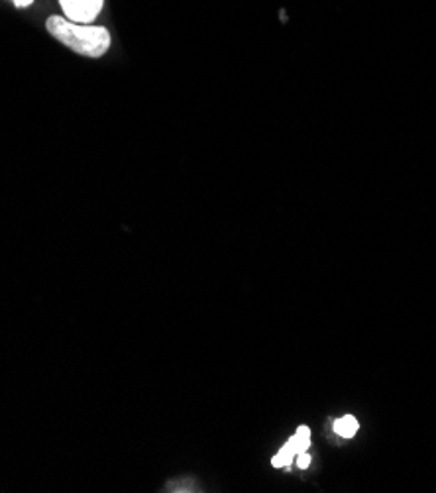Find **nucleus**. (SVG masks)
Instances as JSON below:
<instances>
[{"mask_svg": "<svg viewBox=\"0 0 436 493\" xmlns=\"http://www.w3.org/2000/svg\"><path fill=\"white\" fill-rule=\"evenodd\" d=\"M67 20L77 24H91L101 14L104 0H59Z\"/></svg>", "mask_w": 436, "mask_h": 493, "instance_id": "obj_2", "label": "nucleus"}, {"mask_svg": "<svg viewBox=\"0 0 436 493\" xmlns=\"http://www.w3.org/2000/svg\"><path fill=\"white\" fill-rule=\"evenodd\" d=\"M12 2L16 4L18 9H26V6H30V4H32L34 0H12Z\"/></svg>", "mask_w": 436, "mask_h": 493, "instance_id": "obj_6", "label": "nucleus"}, {"mask_svg": "<svg viewBox=\"0 0 436 493\" xmlns=\"http://www.w3.org/2000/svg\"><path fill=\"white\" fill-rule=\"evenodd\" d=\"M297 466L301 470H307L310 466V456L307 452H299L297 454Z\"/></svg>", "mask_w": 436, "mask_h": 493, "instance_id": "obj_5", "label": "nucleus"}, {"mask_svg": "<svg viewBox=\"0 0 436 493\" xmlns=\"http://www.w3.org/2000/svg\"><path fill=\"white\" fill-rule=\"evenodd\" d=\"M45 28L58 42L85 58H102L110 48L109 30L101 26L77 24L67 18L50 16L45 22Z\"/></svg>", "mask_w": 436, "mask_h": 493, "instance_id": "obj_1", "label": "nucleus"}, {"mask_svg": "<svg viewBox=\"0 0 436 493\" xmlns=\"http://www.w3.org/2000/svg\"><path fill=\"white\" fill-rule=\"evenodd\" d=\"M293 458H295V452L291 450L289 446H283V450L273 456L271 464H273V468H281V466H289Z\"/></svg>", "mask_w": 436, "mask_h": 493, "instance_id": "obj_4", "label": "nucleus"}, {"mask_svg": "<svg viewBox=\"0 0 436 493\" xmlns=\"http://www.w3.org/2000/svg\"><path fill=\"white\" fill-rule=\"evenodd\" d=\"M358 421L354 417H342V418H338L334 423V430L338 433L340 436H344V438H352L356 433H358Z\"/></svg>", "mask_w": 436, "mask_h": 493, "instance_id": "obj_3", "label": "nucleus"}]
</instances>
